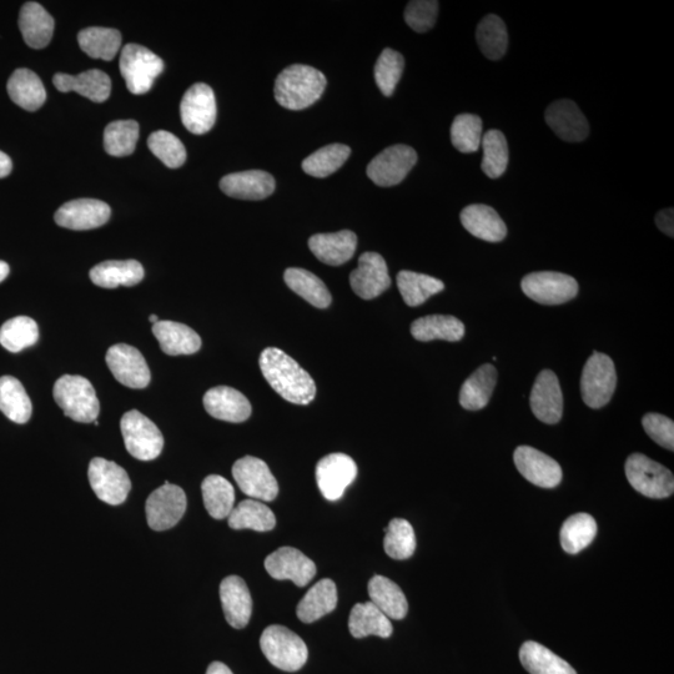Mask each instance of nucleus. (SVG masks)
Returning a JSON list of instances; mask_svg holds the SVG:
<instances>
[{
  "label": "nucleus",
  "mask_w": 674,
  "mask_h": 674,
  "mask_svg": "<svg viewBox=\"0 0 674 674\" xmlns=\"http://www.w3.org/2000/svg\"><path fill=\"white\" fill-rule=\"evenodd\" d=\"M284 280L295 294H298L309 304L318 309L329 308L331 294L328 286L318 276L300 268H290L285 271Z\"/></svg>",
  "instance_id": "nucleus-39"
},
{
  "label": "nucleus",
  "mask_w": 674,
  "mask_h": 674,
  "mask_svg": "<svg viewBox=\"0 0 674 674\" xmlns=\"http://www.w3.org/2000/svg\"><path fill=\"white\" fill-rule=\"evenodd\" d=\"M518 472L531 484L542 489H555L562 481L560 464L552 457L530 446L517 447L513 455Z\"/></svg>",
  "instance_id": "nucleus-18"
},
{
  "label": "nucleus",
  "mask_w": 674,
  "mask_h": 674,
  "mask_svg": "<svg viewBox=\"0 0 674 674\" xmlns=\"http://www.w3.org/2000/svg\"><path fill=\"white\" fill-rule=\"evenodd\" d=\"M149 149L170 169H178L186 162V149L175 135L159 130L150 135Z\"/></svg>",
  "instance_id": "nucleus-54"
},
{
  "label": "nucleus",
  "mask_w": 674,
  "mask_h": 674,
  "mask_svg": "<svg viewBox=\"0 0 674 674\" xmlns=\"http://www.w3.org/2000/svg\"><path fill=\"white\" fill-rule=\"evenodd\" d=\"M642 425L645 427L647 435L650 436L656 444L665 447L667 450H674L673 420L660 414H647L643 417Z\"/></svg>",
  "instance_id": "nucleus-56"
},
{
  "label": "nucleus",
  "mask_w": 674,
  "mask_h": 674,
  "mask_svg": "<svg viewBox=\"0 0 674 674\" xmlns=\"http://www.w3.org/2000/svg\"><path fill=\"white\" fill-rule=\"evenodd\" d=\"M259 365L265 380L284 400L291 404L309 405L315 399L313 377L283 350L268 347L261 352Z\"/></svg>",
  "instance_id": "nucleus-1"
},
{
  "label": "nucleus",
  "mask_w": 674,
  "mask_h": 674,
  "mask_svg": "<svg viewBox=\"0 0 674 674\" xmlns=\"http://www.w3.org/2000/svg\"><path fill=\"white\" fill-rule=\"evenodd\" d=\"M7 89L10 99L28 112H35L42 108L47 100V92H45L42 80L29 69L15 70L8 80Z\"/></svg>",
  "instance_id": "nucleus-32"
},
{
  "label": "nucleus",
  "mask_w": 674,
  "mask_h": 674,
  "mask_svg": "<svg viewBox=\"0 0 674 674\" xmlns=\"http://www.w3.org/2000/svg\"><path fill=\"white\" fill-rule=\"evenodd\" d=\"M13 162L7 154L0 152V179L7 178L12 173Z\"/></svg>",
  "instance_id": "nucleus-58"
},
{
  "label": "nucleus",
  "mask_w": 674,
  "mask_h": 674,
  "mask_svg": "<svg viewBox=\"0 0 674 674\" xmlns=\"http://www.w3.org/2000/svg\"><path fill=\"white\" fill-rule=\"evenodd\" d=\"M417 163V153L407 145H392L367 165V176L376 185L389 188L400 184Z\"/></svg>",
  "instance_id": "nucleus-13"
},
{
  "label": "nucleus",
  "mask_w": 674,
  "mask_h": 674,
  "mask_svg": "<svg viewBox=\"0 0 674 674\" xmlns=\"http://www.w3.org/2000/svg\"><path fill=\"white\" fill-rule=\"evenodd\" d=\"M520 660L530 674H577L565 660L533 641L523 643Z\"/></svg>",
  "instance_id": "nucleus-40"
},
{
  "label": "nucleus",
  "mask_w": 674,
  "mask_h": 674,
  "mask_svg": "<svg viewBox=\"0 0 674 674\" xmlns=\"http://www.w3.org/2000/svg\"><path fill=\"white\" fill-rule=\"evenodd\" d=\"M125 447L130 455L140 461H152L162 454L164 437L162 431L142 412H127L120 421Z\"/></svg>",
  "instance_id": "nucleus-7"
},
{
  "label": "nucleus",
  "mask_w": 674,
  "mask_h": 674,
  "mask_svg": "<svg viewBox=\"0 0 674 674\" xmlns=\"http://www.w3.org/2000/svg\"><path fill=\"white\" fill-rule=\"evenodd\" d=\"M149 321L154 325L159 323L160 320L157 315H150Z\"/></svg>",
  "instance_id": "nucleus-61"
},
{
  "label": "nucleus",
  "mask_w": 674,
  "mask_h": 674,
  "mask_svg": "<svg viewBox=\"0 0 674 674\" xmlns=\"http://www.w3.org/2000/svg\"><path fill=\"white\" fill-rule=\"evenodd\" d=\"M112 210L104 201L78 199L60 206L54 215L55 223L70 230L97 229L107 224Z\"/></svg>",
  "instance_id": "nucleus-19"
},
{
  "label": "nucleus",
  "mask_w": 674,
  "mask_h": 674,
  "mask_svg": "<svg viewBox=\"0 0 674 674\" xmlns=\"http://www.w3.org/2000/svg\"><path fill=\"white\" fill-rule=\"evenodd\" d=\"M220 189L230 198L240 200H263L275 190L273 175L263 170H248L224 176Z\"/></svg>",
  "instance_id": "nucleus-25"
},
{
  "label": "nucleus",
  "mask_w": 674,
  "mask_h": 674,
  "mask_svg": "<svg viewBox=\"0 0 674 674\" xmlns=\"http://www.w3.org/2000/svg\"><path fill=\"white\" fill-rule=\"evenodd\" d=\"M617 386V372L610 356L593 352L583 367L581 394L591 409H602L612 400Z\"/></svg>",
  "instance_id": "nucleus-6"
},
{
  "label": "nucleus",
  "mask_w": 674,
  "mask_h": 674,
  "mask_svg": "<svg viewBox=\"0 0 674 674\" xmlns=\"http://www.w3.org/2000/svg\"><path fill=\"white\" fill-rule=\"evenodd\" d=\"M337 606V588L330 578H324L310 588L296 607V615L304 623H313L333 612Z\"/></svg>",
  "instance_id": "nucleus-35"
},
{
  "label": "nucleus",
  "mask_w": 674,
  "mask_h": 674,
  "mask_svg": "<svg viewBox=\"0 0 674 674\" xmlns=\"http://www.w3.org/2000/svg\"><path fill=\"white\" fill-rule=\"evenodd\" d=\"M521 286L527 298L542 305L565 304L578 294L576 279L555 271L528 274L523 278Z\"/></svg>",
  "instance_id": "nucleus-9"
},
{
  "label": "nucleus",
  "mask_w": 674,
  "mask_h": 674,
  "mask_svg": "<svg viewBox=\"0 0 674 674\" xmlns=\"http://www.w3.org/2000/svg\"><path fill=\"white\" fill-rule=\"evenodd\" d=\"M372 603L390 620H404L409 611L405 593L390 578L374 576L367 586Z\"/></svg>",
  "instance_id": "nucleus-34"
},
{
  "label": "nucleus",
  "mask_w": 674,
  "mask_h": 674,
  "mask_svg": "<svg viewBox=\"0 0 674 674\" xmlns=\"http://www.w3.org/2000/svg\"><path fill=\"white\" fill-rule=\"evenodd\" d=\"M482 120L474 114H460L451 127V142L460 153L470 154L479 150L482 142Z\"/></svg>",
  "instance_id": "nucleus-52"
},
{
  "label": "nucleus",
  "mask_w": 674,
  "mask_h": 674,
  "mask_svg": "<svg viewBox=\"0 0 674 674\" xmlns=\"http://www.w3.org/2000/svg\"><path fill=\"white\" fill-rule=\"evenodd\" d=\"M119 64L129 92L134 95L147 94L165 68L162 58L139 44L125 45Z\"/></svg>",
  "instance_id": "nucleus-5"
},
{
  "label": "nucleus",
  "mask_w": 674,
  "mask_h": 674,
  "mask_svg": "<svg viewBox=\"0 0 674 674\" xmlns=\"http://www.w3.org/2000/svg\"><path fill=\"white\" fill-rule=\"evenodd\" d=\"M477 43L486 58L499 60L506 54L508 34L504 20L495 14L481 20L476 32Z\"/></svg>",
  "instance_id": "nucleus-46"
},
{
  "label": "nucleus",
  "mask_w": 674,
  "mask_h": 674,
  "mask_svg": "<svg viewBox=\"0 0 674 674\" xmlns=\"http://www.w3.org/2000/svg\"><path fill=\"white\" fill-rule=\"evenodd\" d=\"M216 113L218 109L215 94L213 89L204 83L194 84L181 100V122L195 135H203L213 129Z\"/></svg>",
  "instance_id": "nucleus-14"
},
{
  "label": "nucleus",
  "mask_w": 674,
  "mask_h": 674,
  "mask_svg": "<svg viewBox=\"0 0 674 674\" xmlns=\"http://www.w3.org/2000/svg\"><path fill=\"white\" fill-rule=\"evenodd\" d=\"M0 411L15 424H27L33 406L22 382L13 376L0 377Z\"/></svg>",
  "instance_id": "nucleus-38"
},
{
  "label": "nucleus",
  "mask_w": 674,
  "mask_h": 674,
  "mask_svg": "<svg viewBox=\"0 0 674 674\" xmlns=\"http://www.w3.org/2000/svg\"><path fill=\"white\" fill-rule=\"evenodd\" d=\"M397 286H399L402 299L411 308L426 303L431 296L445 289V284L441 280L409 270L400 271L397 275Z\"/></svg>",
  "instance_id": "nucleus-42"
},
{
  "label": "nucleus",
  "mask_w": 674,
  "mask_h": 674,
  "mask_svg": "<svg viewBox=\"0 0 674 674\" xmlns=\"http://www.w3.org/2000/svg\"><path fill=\"white\" fill-rule=\"evenodd\" d=\"M206 412L214 419L240 424L249 419L251 405L240 391L229 386L210 389L204 396Z\"/></svg>",
  "instance_id": "nucleus-24"
},
{
  "label": "nucleus",
  "mask_w": 674,
  "mask_h": 674,
  "mask_svg": "<svg viewBox=\"0 0 674 674\" xmlns=\"http://www.w3.org/2000/svg\"><path fill=\"white\" fill-rule=\"evenodd\" d=\"M143 265L137 260L105 261L90 270V279L100 288L134 286L144 279Z\"/></svg>",
  "instance_id": "nucleus-31"
},
{
  "label": "nucleus",
  "mask_w": 674,
  "mask_h": 674,
  "mask_svg": "<svg viewBox=\"0 0 674 674\" xmlns=\"http://www.w3.org/2000/svg\"><path fill=\"white\" fill-rule=\"evenodd\" d=\"M54 400L65 416L90 424L97 420L100 404L94 387L83 376L64 375L55 382Z\"/></svg>",
  "instance_id": "nucleus-3"
},
{
  "label": "nucleus",
  "mask_w": 674,
  "mask_h": 674,
  "mask_svg": "<svg viewBox=\"0 0 674 674\" xmlns=\"http://www.w3.org/2000/svg\"><path fill=\"white\" fill-rule=\"evenodd\" d=\"M260 647L271 665L281 671H299L309 657L305 642L284 626L266 628L260 638Z\"/></svg>",
  "instance_id": "nucleus-4"
},
{
  "label": "nucleus",
  "mask_w": 674,
  "mask_h": 674,
  "mask_svg": "<svg viewBox=\"0 0 674 674\" xmlns=\"http://www.w3.org/2000/svg\"><path fill=\"white\" fill-rule=\"evenodd\" d=\"M484 148L482 170L491 179L500 178L505 174L508 165V145L504 133L500 130H489L481 142Z\"/></svg>",
  "instance_id": "nucleus-51"
},
{
  "label": "nucleus",
  "mask_w": 674,
  "mask_h": 674,
  "mask_svg": "<svg viewBox=\"0 0 674 674\" xmlns=\"http://www.w3.org/2000/svg\"><path fill=\"white\" fill-rule=\"evenodd\" d=\"M153 334L169 356L193 355L201 347L200 336L189 326L175 321H159L153 325Z\"/></svg>",
  "instance_id": "nucleus-30"
},
{
  "label": "nucleus",
  "mask_w": 674,
  "mask_h": 674,
  "mask_svg": "<svg viewBox=\"0 0 674 674\" xmlns=\"http://www.w3.org/2000/svg\"><path fill=\"white\" fill-rule=\"evenodd\" d=\"M349 630L355 638L377 636L389 638L392 635L390 618L385 616L374 603H357L352 608Z\"/></svg>",
  "instance_id": "nucleus-37"
},
{
  "label": "nucleus",
  "mask_w": 674,
  "mask_h": 674,
  "mask_svg": "<svg viewBox=\"0 0 674 674\" xmlns=\"http://www.w3.org/2000/svg\"><path fill=\"white\" fill-rule=\"evenodd\" d=\"M38 339V325L28 316L10 319L0 328V345L14 354L37 344Z\"/></svg>",
  "instance_id": "nucleus-48"
},
{
  "label": "nucleus",
  "mask_w": 674,
  "mask_h": 674,
  "mask_svg": "<svg viewBox=\"0 0 674 674\" xmlns=\"http://www.w3.org/2000/svg\"><path fill=\"white\" fill-rule=\"evenodd\" d=\"M461 223L475 238L500 243L507 235L505 221L491 206L474 204L461 211Z\"/></svg>",
  "instance_id": "nucleus-28"
},
{
  "label": "nucleus",
  "mask_w": 674,
  "mask_h": 674,
  "mask_svg": "<svg viewBox=\"0 0 674 674\" xmlns=\"http://www.w3.org/2000/svg\"><path fill=\"white\" fill-rule=\"evenodd\" d=\"M139 139V124L135 120H118L105 128L104 148L112 157H128L134 153Z\"/></svg>",
  "instance_id": "nucleus-47"
},
{
  "label": "nucleus",
  "mask_w": 674,
  "mask_h": 674,
  "mask_svg": "<svg viewBox=\"0 0 674 674\" xmlns=\"http://www.w3.org/2000/svg\"><path fill=\"white\" fill-rule=\"evenodd\" d=\"M350 284L354 293L364 300L376 299L391 286L389 269L384 258L377 253H364L359 268L352 271Z\"/></svg>",
  "instance_id": "nucleus-20"
},
{
  "label": "nucleus",
  "mask_w": 674,
  "mask_h": 674,
  "mask_svg": "<svg viewBox=\"0 0 674 674\" xmlns=\"http://www.w3.org/2000/svg\"><path fill=\"white\" fill-rule=\"evenodd\" d=\"M88 477L95 495L108 505H122L132 490L127 471L102 457L90 461Z\"/></svg>",
  "instance_id": "nucleus-10"
},
{
  "label": "nucleus",
  "mask_w": 674,
  "mask_h": 674,
  "mask_svg": "<svg viewBox=\"0 0 674 674\" xmlns=\"http://www.w3.org/2000/svg\"><path fill=\"white\" fill-rule=\"evenodd\" d=\"M356 476V462L345 454L325 456L316 465V482L321 494L329 501L340 500Z\"/></svg>",
  "instance_id": "nucleus-16"
},
{
  "label": "nucleus",
  "mask_w": 674,
  "mask_h": 674,
  "mask_svg": "<svg viewBox=\"0 0 674 674\" xmlns=\"http://www.w3.org/2000/svg\"><path fill=\"white\" fill-rule=\"evenodd\" d=\"M384 548L387 556L394 560H407L416 550L414 528L404 518H394L385 530Z\"/></svg>",
  "instance_id": "nucleus-50"
},
{
  "label": "nucleus",
  "mask_w": 674,
  "mask_h": 674,
  "mask_svg": "<svg viewBox=\"0 0 674 674\" xmlns=\"http://www.w3.org/2000/svg\"><path fill=\"white\" fill-rule=\"evenodd\" d=\"M496 384L497 370L495 366L490 364L480 366L462 385L459 397L460 405L469 411L485 409L491 400Z\"/></svg>",
  "instance_id": "nucleus-33"
},
{
  "label": "nucleus",
  "mask_w": 674,
  "mask_h": 674,
  "mask_svg": "<svg viewBox=\"0 0 674 674\" xmlns=\"http://www.w3.org/2000/svg\"><path fill=\"white\" fill-rule=\"evenodd\" d=\"M233 476L246 496L256 501H274L279 495V485L269 466L258 457L245 456L235 462Z\"/></svg>",
  "instance_id": "nucleus-11"
},
{
  "label": "nucleus",
  "mask_w": 674,
  "mask_h": 674,
  "mask_svg": "<svg viewBox=\"0 0 674 674\" xmlns=\"http://www.w3.org/2000/svg\"><path fill=\"white\" fill-rule=\"evenodd\" d=\"M54 19L42 5L29 2L23 5L19 14V29L24 42L30 48L43 49L47 47L54 33Z\"/></svg>",
  "instance_id": "nucleus-29"
},
{
  "label": "nucleus",
  "mask_w": 674,
  "mask_h": 674,
  "mask_svg": "<svg viewBox=\"0 0 674 674\" xmlns=\"http://www.w3.org/2000/svg\"><path fill=\"white\" fill-rule=\"evenodd\" d=\"M206 674H234V673L231 672L230 668L228 666H225L224 663L213 662L208 667V671H206Z\"/></svg>",
  "instance_id": "nucleus-59"
},
{
  "label": "nucleus",
  "mask_w": 674,
  "mask_h": 674,
  "mask_svg": "<svg viewBox=\"0 0 674 674\" xmlns=\"http://www.w3.org/2000/svg\"><path fill=\"white\" fill-rule=\"evenodd\" d=\"M597 535L595 518L587 513H577L563 522L560 540L563 550L570 555L585 550Z\"/></svg>",
  "instance_id": "nucleus-45"
},
{
  "label": "nucleus",
  "mask_w": 674,
  "mask_h": 674,
  "mask_svg": "<svg viewBox=\"0 0 674 674\" xmlns=\"http://www.w3.org/2000/svg\"><path fill=\"white\" fill-rule=\"evenodd\" d=\"M530 405L533 415L548 425L560 422L563 414V396L555 372L543 370L532 387Z\"/></svg>",
  "instance_id": "nucleus-21"
},
{
  "label": "nucleus",
  "mask_w": 674,
  "mask_h": 674,
  "mask_svg": "<svg viewBox=\"0 0 674 674\" xmlns=\"http://www.w3.org/2000/svg\"><path fill=\"white\" fill-rule=\"evenodd\" d=\"M626 476L630 485L650 499H667L674 492V477L667 467L650 457L633 454L626 461Z\"/></svg>",
  "instance_id": "nucleus-8"
},
{
  "label": "nucleus",
  "mask_w": 674,
  "mask_h": 674,
  "mask_svg": "<svg viewBox=\"0 0 674 674\" xmlns=\"http://www.w3.org/2000/svg\"><path fill=\"white\" fill-rule=\"evenodd\" d=\"M657 228L663 231L668 236L673 238L674 234V211L673 209H665L660 211L656 216Z\"/></svg>",
  "instance_id": "nucleus-57"
},
{
  "label": "nucleus",
  "mask_w": 674,
  "mask_h": 674,
  "mask_svg": "<svg viewBox=\"0 0 674 674\" xmlns=\"http://www.w3.org/2000/svg\"><path fill=\"white\" fill-rule=\"evenodd\" d=\"M411 334L422 342L434 340L456 342L464 337L465 325L455 316L429 315L412 323Z\"/></svg>",
  "instance_id": "nucleus-36"
},
{
  "label": "nucleus",
  "mask_w": 674,
  "mask_h": 674,
  "mask_svg": "<svg viewBox=\"0 0 674 674\" xmlns=\"http://www.w3.org/2000/svg\"><path fill=\"white\" fill-rule=\"evenodd\" d=\"M437 14H439V2L435 0H414L407 4L405 20L411 29L417 33H425L434 28Z\"/></svg>",
  "instance_id": "nucleus-55"
},
{
  "label": "nucleus",
  "mask_w": 674,
  "mask_h": 674,
  "mask_svg": "<svg viewBox=\"0 0 674 674\" xmlns=\"http://www.w3.org/2000/svg\"><path fill=\"white\" fill-rule=\"evenodd\" d=\"M78 43L90 58L113 60L122 45V34L112 28L92 27L82 30Z\"/></svg>",
  "instance_id": "nucleus-44"
},
{
  "label": "nucleus",
  "mask_w": 674,
  "mask_h": 674,
  "mask_svg": "<svg viewBox=\"0 0 674 674\" xmlns=\"http://www.w3.org/2000/svg\"><path fill=\"white\" fill-rule=\"evenodd\" d=\"M203 500L206 511L215 520L228 518L234 510L235 490L234 486L224 477L210 475L201 484Z\"/></svg>",
  "instance_id": "nucleus-43"
},
{
  "label": "nucleus",
  "mask_w": 674,
  "mask_h": 674,
  "mask_svg": "<svg viewBox=\"0 0 674 674\" xmlns=\"http://www.w3.org/2000/svg\"><path fill=\"white\" fill-rule=\"evenodd\" d=\"M105 360L120 384L130 389H145L150 384L152 375L147 361L142 352L135 347L125 344L114 345L108 350Z\"/></svg>",
  "instance_id": "nucleus-15"
},
{
  "label": "nucleus",
  "mask_w": 674,
  "mask_h": 674,
  "mask_svg": "<svg viewBox=\"0 0 674 674\" xmlns=\"http://www.w3.org/2000/svg\"><path fill=\"white\" fill-rule=\"evenodd\" d=\"M351 149L344 144H331L311 154L303 162L306 174L314 178H328L346 163Z\"/></svg>",
  "instance_id": "nucleus-49"
},
{
  "label": "nucleus",
  "mask_w": 674,
  "mask_h": 674,
  "mask_svg": "<svg viewBox=\"0 0 674 674\" xmlns=\"http://www.w3.org/2000/svg\"><path fill=\"white\" fill-rule=\"evenodd\" d=\"M404 57L396 50L386 48L377 59L375 65V80L377 87L385 97L394 94L404 72Z\"/></svg>",
  "instance_id": "nucleus-53"
},
{
  "label": "nucleus",
  "mask_w": 674,
  "mask_h": 674,
  "mask_svg": "<svg viewBox=\"0 0 674 674\" xmlns=\"http://www.w3.org/2000/svg\"><path fill=\"white\" fill-rule=\"evenodd\" d=\"M309 248L321 263L340 266L355 255L357 236L350 230L333 234H316L311 236Z\"/></svg>",
  "instance_id": "nucleus-27"
},
{
  "label": "nucleus",
  "mask_w": 674,
  "mask_h": 674,
  "mask_svg": "<svg viewBox=\"0 0 674 674\" xmlns=\"http://www.w3.org/2000/svg\"><path fill=\"white\" fill-rule=\"evenodd\" d=\"M326 84L328 80L320 70L303 64L290 65L276 78L275 99L285 109L303 110L318 102Z\"/></svg>",
  "instance_id": "nucleus-2"
},
{
  "label": "nucleus",
  "mask_w": 674,
  "mask_h": 674,
  "mask_svg": "<svg viewBox=\"0 0 674 674\" xmlns=\"http://www.w3.org/2000/svg\"><path fill=\"white\" fill-rule=\"evenodd\" d=\"M265 570L278 581H293L296 586H308L316 575V565L294 547H280L265 560Z\"/></svg>",
  "instance_id": "nucleus-17"
},
{
  "label": "nucleus",
  "mask_w": 674,
  "mask_h": 674,
  "mask_svg": "<svg viewBox=\"0 0 674 674\" xmlns=\"http://www.w3.org/2000/svg\"><path fill=\"white\" fill-rule=\"evenodd\" d=\"M55 88L62 93L75 92L94 103H104L112 93V80L102 70L92 69L79 75L58 73L54 75Z\"/></svg>",
  "instance_id": "nucleus-26"
},
{
  "label": "nucleus",
  "mask_w": 674,
  "mask_h": 674,
  "mask_svg": "<svg viewBox=\"0 0 674 674\" xmlns=\"http://www.w3.org/2000/svg\"><path fill=\"white\" fill-rule=\"evenodd\" d=\"M186 495L181 487L165 482L145 504L148 525L154 531H167L178 525L186 511Z\"/></svg>",
  "instance_id": "nucleus-12"
},
{
  "label": "nucleus",
  "mask_w": 674,
  "mask_h": 674,
  "mask_svg": "<svg viewBox=\"0 0 674 674\" xmlns=\"http://www.w3.org/2000/svg\"><path fill=\"white\" fill-rule=\"evenodd\" d=\"M229 526L233 530H253L268 532L276 525V517L263 502L245 500L234 507L229 515Z\"/></svg>",
  "instance_id": "nucleus-41"
},
{
  "label": "nucleus",
  "mask_w": 674,
  "mask_h": 674,
  "mask_svg": "<svg viewBox=\"0 0 674 674\" xmlns=\"http://www.w3.org/2000/svg\"><path fill=\"white\" fill-rule=\"evenodd\" d=\"M546 123L565 142H582L590 134V124L572 100H558L546 110Z\"/></svg>",
  "instance_id": "nucleus-22"
},
{
  "label": "nucleus",
  "mask_w": 674,
  "mask_h": 674,
  "mask_svg": "<svg viewBox=\"0 0 674 674\" xmlns=\"http://www.w3.org/2000/svg\"><path fill=\"white\" fill-rule=\"evenodd\" d=\"M9 275V265L7 263H4V261H0V283L7 279V276Z\"/></svg>",
  "instance_id": "nucleus-60"
},
{
  "label": "nucleus",
  "mask_w": 674,
  "mask_h": 674,
  "mask_svg": "<svg viewBox=\"0 0 674 674\" xmlns=\"http://www.w3.org/2000/svg\"><path fill=\"white\" fill-rule=\"evenodd\" d=\"M220 600L229 625L234 628H245L249 625L253 613V600L243 578L229 576L220 585Z\"/></svg>",
  "instance_id": "nucleus-23"
}]
</instances>
